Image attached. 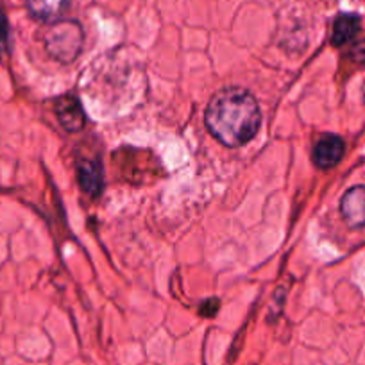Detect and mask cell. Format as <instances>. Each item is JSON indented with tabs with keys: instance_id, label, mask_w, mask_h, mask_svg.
<instances>
[{
	"instance_id": "cell-1",
	"label": "cell",
	"mask_w": 365,
	"mask_h": 365,
	"mask_svg": "<svg viewBox=\"0 0 365 365\" xmlns=\"http://www.w3.org/2000/svg\"><path fill=\"white\" fill-rule=\"evenodd\" d=\"M208 131L226 147L245 145L262 124L258 101L245 88L231 86L219 91L206 108Z\"/></svg>"
},
{
	"instance_id": "cell-2",
	"label": "cell",
	"mask_w": 365,
	"mask_h": 365,
	"mask_svg": "<svg viewBox=\"0 0 365 365\" xmlns=\"http://www.w3.org/2000/svg\"><path fill=\"white\" fill-rule=\"evenodd\" d=\"M83 27L76 20L56 22L45 34V47H47L48 54L63 65L76 61L77 56L83 51Z\"/></svg>"
},
{
	"instance_id": "cell-3",
	"label": "cell",
	"mask_w": 365,
	"mask_h": 365,
	"mask_svg": "<svg viewBox=\"0 0 365 365\" xmlns=\"http://www.w3.org/2000/svg\"><path fill=\"white\" fill-rule=\"evenodd\" d=\"M344 153H346V143H344V140L340 136L324 135L314 145L312 158H314L315 167L333 168L342 160Z\"/></svg>"
},
{
	"instance_id": "cell-4",
	"label": "cell",
	"mask_w": 365,
	"mask_h": 365,
	"mask_svg": "<svg viewBox=\"0 0 365 365\" xmlns=\"http://www.w3.org/2000/svg\"><path fill=\"white\" fill-rule=\"evenodd\" d=\"M340 213L349 227L365 226V187L356 185L351 187L340 201Z\"/></svg>"
},
{
	"instance_id": "cell-5",
	"label": "cell",
	"mask_w": 365,
	"mask_h": 365,
	"mask_svg": "<svg viewBox=\"0 0 365 365\" xmlns=\"http://www.w3.org/2000/svg\"><path fill=\"white\" fill-rule=\"evenodd\" d=\"M56 117L68 133H79L86 124L81 103L72 96H63L56 101Z\"/></svg>"
},
{
	"instance_id": "cell-6",
	"label": "cell",
	"mask_w": 365,
	"mask_h": 365,
	"mask_svg": "<svg viewBox=\"0 0 365 365\" xmlns=\"http://www.w3.org/2000/svg\"><path fill=\"white\" fill-rule=\"evenodd\" d=\"M77 179L84 194L91 197H99L104 187L103 167L96 160H79L77 161Z\"/></svg>"
},
{
	"instance_id": "cell-7",
	"label": "cell",
	"mask_w": 365,
	"mask_h": 365,
	"mask_svg": "<svg viewBox=\"0 0 365 365\" xmlns=\"http://www.w3.org/2000/svg\"><path fill=\"white\" fill-rule=\"evenodd\" d=\"M70 0H29V13L40 22H56L68 8Z\"/></svg>"
},
{
	"instance_id": "cell-8",
	"label": "cell",
	"mask_w": 365,
	"mask_h": 365,
	"mask_svg": "<svg viewBox=\"0 0 365 365\" xmlns=\"http://www.w3.org/2000/svg\"><path fill=\"white\" fill-rule=\"evenodd\" d=\"M358 31H360V16L353 15V13H342L333 22L331 43L335 47H340V45L353 40L358 34Z\"/></svg>"
},
{
	"instance_id": "cell-9",
	"label": "cell",
	"mask_w": 365,
	"mask_h": 365,
	"mask_svg": "<svg viewBox=\"0 0 365 365\" xmlns=\"http://www.w3.org/2000/svg\"><path fill=\"white\" fill-rule=\"evenodd\" d=\"M9 48V26L8 19H6L4 9L0 8V54L8 52Z\"/></svg>"
},
{
	"instance_id": "cell-10",
	"label": "cell",
	"mask_w": 365,
	"mask_h": 365,
	"mask_svg": "<svg viewBox=\"0 0 365 365\" xmlns=\"http://www.w3.org/2000/svg\"><path fill=\"white\" fill-rule=\"evenodd\" d=\"M349 56H351V59H353L354 63L365 65V40L356 41V43L353 45V48H351Z\"/></svg>"
},
{
	"instance_id": "cell-11",
	"label": "cell",
	"mask_w": 365,
	"mask_h": 365,
	"mask_svg": "<svg viewBox=\"0 0 365 365\" xmlns=\"http://www.w3.org/2000/svg\"><path fill=\"white\" fill-rule=\"evenodd\" d=\"M361 97H364V103H365V84H364V90H361Z\"/></svg>"
}]
</instances>
